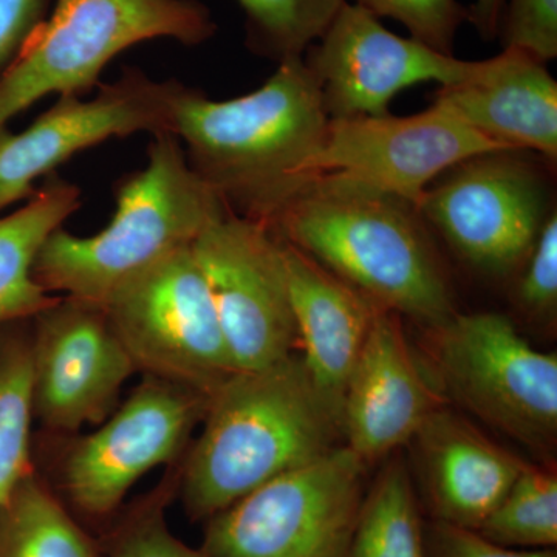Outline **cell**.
Here are the masks:
<instances>
[{
	"mask_svg": "<svg viewBox=\"0 0 557 557\" xmlns=\"http://www.w3.org/2000/svg\"><path fill=\"white\" fill-rule=\"evenodd\" d=\"M426 557H557V552L502 547L479 531L434 520L426 528Z\"/></svg>",
	"mask_w": 557,
	"mask_h": 557,
	"instance_id": "cell-29",
	"label": "cell"
},
{
	"mask_svg": "<svg viewBox=\"0 0 557 557\" xmlns=\"http://www.w3.org/2000/svg\"><path fill=\"white\" fill-rule=\"evenodd\" d=\"M203 420L182 479L194 519H211L344 440L343 412L295 354L234 372L209 394Z\"/></svg>",
	"mask_w": 557,
	"mask_h": 557,
	"instance_id": "cell-3",
	"label": "cell"
},
{
	"mask_svg": "<svg viewBox=\"0 0 557 557\" xmlns=\"http://www.w3.org/2000/svg\"><path fill=\"white\" fill-rule=\"evenodd\" d=\"M347 0H237L245 13V44L260 58H304Z\"/></svg>",
	"mask_w": 557,
	"mask_h": 557,
	"instance_id": "cell-23",
	"label": "cell"
},
{
	"mask_svg": "<svg viewBox=\"0 0 557 557\" xmlns=\"http://www.w3.org/2000/svg\"><path fill=\"white\" fill-rule=\"evenodd\" d=\"M33 321L35 413L60 432L101 424L137 372L104 307L62 296Z\"/></svg>",
	"mask_w": 557,
	"mask_h": 557,
	"instance_id": "cell-15",
	"label": "cell"
},
{
	"mask_svg": "<svg viewBox=\"0 0 557 557\" xmlns=\"http://www.w3.org/2000/svg\"><path fill=\"white\" fill-rule=\"evenodd\" d=\"M528 153L496 150L463 160L418 203L428 226L465 262L493 276L522 269L553 212L547 175Z\"/></svg>",
	"mask_w": 557,
	"mask_h": 557,
	"instance_id": "cell-8",
	"label": "cell"
},
{
	"mask_svg": "<svg viewBox=\"0 0 557 557\" xmlns=\"http://www.w3.org/2000/svg\"><path fill=\"white\" fill-rule=\"evenodd\" d=\"M504 9L505 0H474V3L468 7L469 22L474 25L480 38H497Z\"/></svg>",
	"mask_w": 557,
	"mask_h": 557,
	"instance_id": "cell-32",
	"label": "cell"
},
{
	"mask_svg": "<svg viewBox=\"0 0 557 557\" xmlns=\"http://www.w3.org/2000/svg\"><path fill=\"white\" fill-rule=\"evenodd\" d=\"M327 124L318 81L296 58L277 64L259 89L231 100L183 87L174 135L226 211L269 225L310 182Z\"/></svg>",
	"mask_w": 557,
	"mask_h": 557,
	"instance_id": "cell-2",
	"label": "cell"
},
{
	"mask_svg": "<svg viewBox=\"0 0 557 557\" xmlns=\"http://www.w3.org/2000/svg\"><path fill=\"white\" fill-rule=\"evenodd\" d=\"M368 461L346 445L285 472L209 520V557H347Z\"/></svg>",
	"mask_w": 557,
	"mask_h": 557,
	"instance_id": "cell-6",
	"label": "cell"
},
{
	"mask_svg": "<svg viewBox=\"0 0 557 557\" xmlns=\"http://www.w3.org/2000/svg\"><path fill=\"white\" fill-rule=\"evenodd\" d=\"M373 306L435 329L457 313L428 223L412 201L314 175L269 223Z\"/></svg>",
	"mask_w": 557,
	"mask_h": 557,
	"instance_id": "cell-1",
	"label": "cell"
},
{
	"mask_svg": "<svg viewBox=\"0 0 557 557\" xmlns=\"http://www.w3.org/2000/svg\"><path fill=\"white\" fill-rule=\"evenodd\" d=\"M516 300L523 313L553 321L557 310V212L553 209L522 265Z\"/></svg>",
	"mask_w": 557,
	"mask_h": 557,
	"instance_id": "cell-27",
	"label": "cell"
},
{
	"mask_svg": "<svg viewBox=\"0 0 557 557\" xmlns=\"http://www.w3.org/2000/svg\"><path fill=\"white\" fill-rule=\"evenodd\" d=\"M51 0H0V76L49 17Z\"/></svg>",
	"mask_w": 557,
	"mask_h": 557,
	"instance_id": "cell-31",
	"label": "cell"
},
{
	"mask_svg": "<svg viewBox=\"0 0 557 557\" xmlns=\"http://www.w3.org/2000/svg\"><path fill=\"white\" fill-rule=\"evenodd\" d=\"M443 388L480 420L530 448L557 435V357L531 346L500 313H456L429 329Z\"/></svg>",
	"mask_w": 557,
	"mask_h": 557,
	"instance_id": "cell-7",
	"label": "cell"
},
{
	"mask_svg": "<svg viewBox=\"0 0 557 557\" xmlns=\"http://www.w3.org/2000/svg\"><path fill=\"white\" fill-rule=\"evenodd\" d=\"M207 399L193 388L145 375L94 434L70 449L64 485L73 505L95 518L115 511L143 475L182 453Z\"/></svg>",
	"mask_w": 557,
	"mask_h": 557,
	"instance_id": "cell-12",
	"label": "cell"
},
{
	"mask_svg": "<svg viewBox=\"0 0 557 557\" xmlns=\"http://www.w3.org/2000/svg\"><path fill=\"white\" fill-rule=\"evenodd\" d=\"M478 531L502 547L556 548V472L527 463L500 504Z\"/></svg>",
	"mask_w": 557,
	"mask_h": 557,
	"instance_id": "cell-24",
	"label": "cell"
},
{
	"mask_svg": "<svg viewBox=\"0 0 557 557\" xmlns=\"http://www.w3.org/2000/svg\"><path fill=\"white\" fill-rule=\"evenodd\" d=\"M215 33L200 0H57L0 76V129L49 95L90 94L109 62L137 44L171 39L197 47Z\"/></svg>",
	"mask_w": 557,
	"mask_h": 557,
	"instance_id": "cell-5",
	"label": "cell"
},
{
	"mask_svg": "<svg viewBox=\"0 0 557 557\" xmlns=\"http://www.w3.org/2000/svg\"><path fill=\"white\" fill-rule=\"evenodd\" d=\"M115 214L83 237L54 230L40 248L33 277L47 293L104 307L121 288L193 247L226 209L190 170L174 134L152 137L146 166L115 186Z\"/></svg>",
	"mask_w": 557,
	"mask_h": 557,
	"instance_id": "cell-4",
	"label": "cell"
},
{
	"mask_svg": "<svg viewBox=\"0 0 557 557\" xmlns=\"http://www.w3.org/2000/svg\"><path fill=\"white\" fill-rule=\"evenodd\" d=\"M35 413L32 343L0 357V504L28 475L30 426Z\"/></svg>",
	"mask_w": 557,
	"mask_h": 557,
	"instance_id": "cell-25",
	"label": "cell"
},
{
	"mask_svg": "<svg viewBox=\"0 0 557 557\" xmlns=\"http://www.w3.org/2000/svg\"><path fill=\"white\" fill-rule=\"evenodd\" d=\"M505 150L557 160V83L547 62L519 49L485 60L468 83L440 87L435 100Z\"/></svg>",
	"mask_w": 557,
	"mask_h": 557,
	"instance_id": "cell-17",
	"label": "cell"
},
{
	"mask_svg": "<svg viewBox=\"0 0 557 557\" xmlns=\"http://www.w3.org/2000/svg\"><path fill=\"white\" fill-rule=\"evenodd\" d=\"M504 49H519L542 62L557 57V0H505L498 27Z\"/></svg>",
	"mask_w": 557,
	"mask_h": 557,
	"instance_id": "cell-28",
	"label": "cell"
},
{
	"mask_svg": "<svg viewBox=\"0 0 557 557\" xmlns=\"http://www.w3.org/2000/svg\"><path fill=\"white\" fill-rule=\"evenodd\" d=\"M281 242L304 362L314 383L343 412L348 376L379 307L306 252Z\"/></svg>",
	"mask_w": 557,
	"mask_h": 557,
	"instance_id": "cell-19",
	"label": "cell"
},
{
	"mask_svg": "<svg viewBox=\"0 0 557 557\" xmlns=\"http://www.w3.org/2000/svg\"><path fill=\"white\" fill-rule=\"evenodd\" d=\"M236 372L274 364L298 343L282 242L226 211L194 242Z\"/></svg>",
	"mask_w": 557,
	"mask_h": 557,
	"instance_id": "cell-11",
	"label": "cell"
},
{
	"mask_svg": "<svg viewBox=\"0 0 557 557\" xmlns=\"http://www.w3.org/2000/svg\"><path fill=\"white\" fill-rule=\"evenodd\" d=\"M104 310L135 368L145 375L208 398L236 372L193 247L121 288Z\"/></svg>",
	"mask_w": 557,
	"mask_h": 557,
	"instance_id": "cell-9",
	"label": "cell"
},
{
	"mask_svg": "<svg viewBox=\"0 0 557 557\" xmlns=\"http://www.w3.org/2000/svg\"><path fill=\"white\" fill-rule=\"evenodd\" d=\"M0 557H97L89 539L27 475L0 507Z\"/></svg>",
	"mask_w": 557,
	"mask_h": 557,
	"instance_id": "cell-22",
	"label": "cell"
},
{
	"mask_svg": "<svg viewBox=\"0 0 557 557\" xmlns=\"http://www.w3.org/2000/svg\"><path fill=\"white\" fill-rule=\"evenodd\" d=\"M505 150L440 102L409 116L330 120L309 177L332 174L420 203L429 186L461 161Z\"/></svg>",
	"mask_w": 557,
	"mask_h": 557,
	"instance_id": "cell-14",
	"label": "cell"
},
{
	"mask_svg": "<svg viewBox=\"0 0 557 557\" xmlns=\"http://www.w3.org/2000/svg\"><path fill=\"white\" fill-rule=\"evenodd\" d=\"M375 14L376 17H391L408 28L410 38L424 46L454 54L457 33L465 22H469L468 7L458 0H355Z\"/></svg>",
	"mask_w": 557,
	"mask_h": 557,
	"instance_id": "cell-26",
	"label": "cell"
},
{
	"mask_svg": "<svg viewBox=\"0 0 557 557\" xmlns=\"http://www.w3.org/2000/svg\"><path fill=\"white\" fill-rule=\"evenodd\" d=\"M79 208L78 186L51 174L24 207L0 215V325L33 319L57 299L35 281L33 267L50 234Z\"/></svg>",
	"mask_w": 557,
	"mask_h": 557,
	"instance_id": "cell-20",
	"label": "cell"
},
{
	"mask_svg": "<svg viewBox=\"0 0 557 557\" xmlns=\"http://www.w3.org/2000/svg\"><path fill=\"white\" fill-rule=\"evenodd\" d=\"M0 507H2V504H0Z\"/></svg>",
	"mask_w": 557,
	"mask_h": 557,
	"instance_id": "cell-33",
	"label": "cell"
},
{
	"mask_svg": "<svg viewBox=\"0 0 557 557\" xmlns=\"http://www.w3.org/2000/svg\"><path fill=\"white\" fill-rule=\"evenodd\" d=\"M438 408V394L406 339L401 318L376 309L344 392V445L369 463L412 442Z\"/></svg>",
	"mask_w": 557,
	"mask_h": 557,
	"instance_id": "cell-16",
	"label": "cell"
},
{
	"mask_svg": "<svg viewBox=\"0 0 557 557\" xmlns=\"http://www.w3.org/2000/svg\"><path fill=\"white\" fill-rule=\"evenodd\" d=\"M413 440L434 520L468 530H479L527 465L448 409L432 412Z\"/></svg>",
	"mask_w": 557,
	"mask_h": 557,
	"instance_id": "cell-18",
	"label": "cell"
},
{
	"mask_svg": "<svg viewBox=\"0 0 557 557\" xmlns=\"http://www.w3.org/2000/svg\"><path fill=\"white\" fill-rule=\"evenodd\" d=\"M185 84L157 81L141 69L124 67L119 79L100 84L90 100L61 95L27 129H0V212L28 200L38 180L110 138L174 134Z\"/></svg>",
	"mask_w": 557,
	"mask_h": 557,
	"instance_id": "cell-10",
	"label": "cell"
},
{
	"mask_svg": "<svg viewBox=\"0 0 557 557\" xmlns=\"http://www.w3.org/2000/svg\"><path fill=\"white\" fill-rule=\"evenodd\" d=\"M304 62L318 81L330 120L387 115L399 91L429 81L457 86L485 67V61L458 60L420 40L401 38L348 0L306 51Z\"/></svg>",
	"mask_w": 557,
	"mask_h": 557,
	"instance_id": "cell-13",
	"label": "cell"
},
{
	"mask_svg": "<svg viewBox=\"0 0 557 557\" xmlns=\"http://www.w3.org/2000/svg\"><path fill=\"white\" fill-rule=\"evenodd\" d=\"M347 557H426V528L405 461L388 463L366 491Z\"/></svg>",
	"mask_w": 557,
	"mask_h": 557,
	"instance_id": "cell-21",
	"label": "cell"
},
{
	"mask_svg": "<svg viewBox=\"0 0 557 557\" xmlns=\"http://www.w3.org/2000/svg\"><path fill=\"white\" fill-rule=\"evenodd\" d=\"M112 557H209L203 549L183 544L168 528L160 512H148L121 534Z\"/></svg>",
	"mask_w": 557,
	"mask_h": 557,
	"instance_id": "cell-30",
	"label": "cell"
}]
</instances>
